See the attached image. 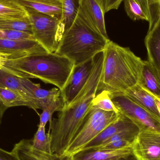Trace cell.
<instances>
[{
	"instance_id": "1",
	"label": "cell",
	"mask_w": 160,
	"mask_h": 160,
	"mask_svg": "<svg viewBox=\"0 0 160 160\" xmlns=\"http://www.w3.org/2000/svg\"><path fill=\"white\" fill-rule=\"evenodd\" d=\"M93 60L91 74L83 88L69 105L59 112L57 118L50 125L48 133L52 153L63 156L92 107L101 75L103 52L94 56Z\"/></svg>"
},
{
	"instance_id": "2",
	"label": "cell",
	"mask_w": 160,
	"mask_h": 160,
	"mask_svg": "<svg viewBox=\"0 0 160 160\" xmlns=\"http://www.w3.org/2000/svg\"><path fill=\"white\" fill-rule=\"evenodd\" d=\"M103 53V66L97 94L105 90L110 96L123 94L139 83L143 61L129 48L109 40Z\"/></svg>"
},
{
	"instance_id": "3",
	"label": "cell",
	"mask_w": 160,
	"mask_h": 160,
	"mask_svg": "<svg viewBox=\"0 0 160 160\" xmlns=\"http://www.w3.org/2000/svg\"><path fill=\"white\" fill-rule=\"evenodd\" d=\"M75 65L65 56L45 52L16 59L3 58L4 69L19 78L39 79L60 91L67 82Z\"/></svg>"
},
{
	"instance_id": "4",
	"label": "cell",
	"mask_w": 160,
	"mask_h": 160,
	"mask_svg": "<svg viewBox=\"0 0 160 160\" xmlns=\"http://www.w3.org/2000/svg\"><path fill=\"white\" fill-rule=\"evenodd\" d=\"M109 40L90 23L78 8L74 22L65 32L55 52L78 65L103 52Z\"/></svg>"
},
{
	"instance_id": "5",
	"label": "cell",
	"mask_w": 160,
	"mask_h": 160,
	"mask_svg": "<svg viewBox=\"0 0 160 160\" xmlns=\"http://www.w3.org/2000/svg\"><path fill=\"white\" fill-rule=\"evenodd\" d=\"M120 115V113L106 112L92 106L64 155L70 157L82 150Z\"/></svg>"
},
{
	"instance_id": "6",
	"label": "cell",
	"mask_w": 160,
	"mask_h": 160,
	"mask_svg": "<svg viewBox=\"0 0 160 160\" xmlns=\"http://www.w3.org/2000/svg\"><path fill=\"white\" fill-rule=\"evenodd\" d=\"M26 10V9H25ZM34 37L48 52H55L65 32L61 21L47 14L26 9Z\"/></svg>"
},
{
	"instance_id": "7",
	"label": "cell",
	"mask_w": 160,
	"mask_h": 160,
	"mask_svg": "<svg viewBox=\"0 0 160 160\" xmlns=\"http://www.w3.org/2000/svg\"><path fill=\"white\" fill-rule=\"evenodd\" d=\"M119 112L132 120L140 130L160 131V119L125 94L111 96Z\"/></svg>"
},
{
	"instance_id": "8",
	"label": "cell",
	"mask_w": 160,
	"mask_h": 160,
	"mask_svg": "<svg viewBox=\"0 0 160 160\" xmlns=\"http://www.w3.org/2000/svg\"><path fill=\"white\" fill-rule=\"evenodd\" d=\"M93 58L74 66L67 82L61 90L64 107L68 106L74 101L86 84L93 68Z\"/></svg>"
},
{
	"instance_id": "9",
	"label": "cell",
	"mask_w": 160,
	"mask_h": 160,
	"mask_svg": "<svg viewBox=\"0 0 160 160\" xmlns=\"http://www.w3.org/2000/svg\"><path fill=\"white\" fill-rule=\"evenodd\" d=\"M132 148L138 160H160V131L141 130Z\"/></svg>"
},
{
	"instance_id": "10",
	"label": "cell",
	"mask_w": 160,
	"mask_h": 160,
	"mask_svg": "<svg viewBox=\"0 0 160 160\" xmlns=\"http://www.w3.org/2000/svg\"><path fill=\"white\" fill-rule=\"evenodd\" d=\"M48 52L36 40L0 39V55L7 59H16Z\"/></svg>"
},
{
	"instance_id": "11",
	"label": "cell",
	"mask_w": 160,
	"mask_h": 160,
	"mask_svg": "<svg viewBox=\"0 0 160 160\" xmlns=\"http://www.w3.org/2000/svg\"><path fill=\"white\" fill-rule=\"evenodd\" d=\"M70 160H138L132 147L117 149H84L70 157Z\"/></svg>"
},
{
	"instance_id": "12",
	"label": "cell",
	"mask_w": 160,
	"mask_h": 160,
	"mask_svg": "<svg viewBox=\"0 0 160 160\" xmlns=\"http://www.w3.org/2000/svg\"><path fill=\"white\" fill-rule=\"evenodd\" d=\"M12 152L18 160H70L68 156L40 151L32 145V140L23 139L14 146Z\"/></svg>"
},
{
	"instance_id": "13",
	"label": "cell",
	"mask_w": 160,
	"mask_h": 160,
	"mask_svg": "<svg viewBox=\"0 0 160 160\" xmlns=\"http://www.w3.org/2000/svg\"><path fill=\"white\" fill-rule=\"evenodd\" d=\"M0 88H8L21 94L32 105L33 109L44 110V106L34 96L22 85L19 77L13 75L3 68L0 69Z\"/></svg>"
},
{
	"instance_id": "14",
	"label": "cell",
	"mask_w": 160,
	"mask_h": 160,
	"mask_svg": "<svg viewBox=\"0 0 160 160\" xmlns=\"http://www.w3.org/2000/svg\"><path fill=\"white\" fill-rule=\"evenodd\" d=\"M136 127L137 126L131 119L120 113L119 117L114 122L105 128L98 136L82 149L98 147L115 134Z\"/></svg>"
},
{
	"instance_id": "15",
	"label": "cell",
	"mask_w": 160,
	"mask_h": 160,
	"mask_svg": "<svg viewBox=\"0 0 160 160\" xmlns=\"http://www.w3.org/2000/svg\"><path fill=\"white\" fill-rule=\"evenodd\" d=\"M79 8L90 23L103 37L109 39L104 21V13L96 0H79Z\"/></svg>"
},
{
	"instance_id": "16",
	"label": "cell",
	"mask_w": 160,
	"mask_h": 160,
	"mask_svg": "<svg viewBox=\"0 0 160 160\" xmlns=\"http://www.w3.org/2000/svg\"><path fill=\"white\" fill-rule=\"evenodd\" d=\"M148 61L160 75V14L145 38Z\"/></svg>"
},
{
	"instance_id": "17",
	"label": "cell",
	"mask_w": 160,
	"mask_h": 160,
	"mask_svg": "<svg viewBox=\"0 0 160 160\" xmlns=\"http://www.w3.org/2000/svg\"><path fill=\"white\" fill-rule=\"evenodd\" d=\"M25 9L47 14L61 20L63 0H13Z\"/></svg>"
},
{
	"instance_id": "18",
	"label": "cell",
	"mask_w": 160,
	"mask_h": 160,
	"mask_svg": "<svg viewBox=\"0 0 160 160\" xmlns=\"http://www.w3.org/2000/svg\"><path fill=\"white\" fill-rule=\"evenodd\" d=\"M123 94L160 119V114L156 104L155 97L139 84L129 88Z\"/></svg>"
},
{
	"instance_id": "19",
	"label": "cell",
	"mask_w": 160,
	"mask_h": 160,
	"mask_svg": "<svg viewBox=\"0 0 160 160\" xmlns=\"http://www.w3.org/2000/svg\"><path fill=\"white\" fill-rule=\"evenodd\" d=\"M138 84L160 100V75L148 61H143L142 76Z\"/></svg>"
},
{
	"instance_id": "20",
	"label": "cell",
	"mask_w": 160,
	"mask_h": 160,
	"mask_svg": "<svg viewBox=\"0 0 160 160\" xmlns=\"http://www.w3.org/2000/svg\"><path fill=\"white\" fill-rule=\"evenodd\" d=\"M0 17L16 20L28 18L29 15L24 8L13 0H0Z\"/></svg>"
},
{
	"instance_id": "21",
	"label": "cell",
	"mask_w": 160,
	"mask_h": 160,
	"mask_svg": "<svg viewBox=\"0 0 160 160\" xmlns=\"http://www.w3.org/2000/svg\"><path fill=\"white\" fill-rule=\"evenodd\" d=\"M0 100L8 108L25 106L33 109L32 105L22 95L8 88H0Z\"/></svg>"
},
{
	"instance_id": "22",
	"label": "cell",
	"mask_w": 160,
	"mask_h": 160,
	"mask_svg": "<svg viewBox=\"0 0 160 160\" xmlns=\"http://www.w3.org/2000/svg\"><path fill=\"white\" fill-rule=\"evenodd\" d=\"M78 8L79 0H63L62 17L60 20L64 26L65 32L74 22Z\"/></svg>"
},
{
	"instance_id": "23",
	"label": "cell",
	"mask_w": 160,
	"mask_h": 160,
	"mask_svg": "<svg viewBox=\"0 0 160 160\" xmlns=\"http://www.w3.org/2000/svg\"><path fill=\"white\" fill-rule=\"evenodd\" d=\"M148 19L150 30L160 14V0H135Z\"/></svg>"
},
{
	"instance_id": "24",
	"label": "cell",
	"mask_w": 160,
	"mask_h": 160,
	"mask_svg": "<svg viewBox=\"0 0 160 160\" xmlns=\"http://www.w3.org/2000/svg\"><path fill=\"white\" fill-rule=\"evenodd\" d=\"M34 148L47 153H52L51 140L48 133H46L45 127L38 126V129L32 140Z\"/></svg>"
},
{
	"instance_id": "25",
	"label": "cell",
	"mask_w": 160,
	"mask_h": 160,
	"mask_svg": "<svg viewBox=\"0 0 160 160\" xmlns=\"http://www.w3.org/2000/svg\"><path fill=\"white\" fill-rule=\"evenodd\" d=\"M0 29L16 30L32 34L29 17L21 19L0 20Z\"/></svg>"
},
{
	"instance_id": "26",
	"label": "cell",
	"mask_w": 160,
	"mask_h": 160,
	"mask_svg": "<svg viewBox=\"0 0 160 160\" xmlns=\"http://www.w3.org/2000/svg\"><path fill=\"white\" fill-rule=\"evenodd\" d=\"M92 106L106 112L120 113L113 103L109 92L105 90L96 95L92 101Z\"/></svg>"
},
{
	"instance_id": "27",
	"label": "cell",
	"mask_w": 160,
	"mask_h": 160,
	"mask_svg": "<svg viewBox=\"0 0 160 160\" xmlns=\"http://www.w3.org/2000/svg\"><path fill=\"white\" fill-rule=\"evenodd\" d=\"M64 106V102L61 97L58 100L43 110L42 113L39 115L40 121L38 126L45 127L48 121L51 125L52 123V116L53 113L55 112H60Z\"/></svg>"
},
{
	"instance_id": "28",
	"label": "cell",
	"mask_w": 160,
	"mask_h": 160,
	"mask_svg": "<svg viewBox=\"0 0 160 160\" xmlns=\"http://www.w3.org/2000/svg\"><path fill=\"white\" fill-rule=\"evenodd\" d=\"M125 7L128 16L133 21H147L148 19L140 5L135 0H124Z\"/></svg>"
},
{
	"instance_id": "29",
	"label": "cell",
	"mask_w": 160,
	"mask_h": 160,
	"mask_svg": "<svg viewBox=\"0 0 160 160\" xmlns=\"http://www.w3.org/2000/svg\"><path fill=\"white\" fill-rule=\"evenodd\" d=\"M0 39L18 41L36 40L32 34L7 29H0Z\"/></svg>"
},
{
	"instance_id": "30",
	"label": "cell",
	"mask_w": 160,
	"mask_h": 160,
	"mask_svg": "<svg viewBox=\"0 0 160 160\" xmlns=\"http://www.w3.org/2000/svg\"><path fill=\"white\" fill-rule=\"evenodd\" d=\"M103 13H107L112 9H118L123 0H96Z\"/></svg>"
},
{
	"instance_id": "31",
	"label": "cell",
	"mask_w": 160,
	"mask_h": 160,
	"mask_svg": "<svg viewBox=\"0 0 160 160\" xmlns=\"http://www.w3.org/2000/svg\"><path fill=\"white\" fill-rule=\"evenodd\" d=\"M0 160H18L13 152L6 151L0 148Z\"/></svg>"
},
{
	"instance_id": "32",
	"label": "cell",
	"mask_w": 160,
	"mask_h": 160,
	"mask_svg": "<svg viewBox=\"0 0 160 160\" xmlns=\"http://www.w3.org/2000/svg\"><path fill=\"white\" fill-rule=\"evenodd\" d=\"M8 107L5 106L2 102L0 100V124L2 122V118L3 116L4 113L6 110L8 109Z\"/></svg>"
},
{
	"instance_id": "33",
	"label": "cell",
	"mask_w": 160,
	"mask_h": 160,
	"mask_svg": "<svg viewBox=\"0 0 160 160\" xmlns=\"http://www.w3.org/2000/svg\"><path fill=\"white\" fill-rule=\"evenodd\" d=\"M155 101H156V104H157L158 110L160 114V100L155 98Z\"/></svg>"
},
{
	"instance_id": "34",
	"label": "cell",
	"mask_w": 160,
	"mask_h": 160,
	"mask_svg": "<svg viewBox=\"0 0 160 160\" xmlns=\"http://www.w3.org/2000/svg\"><path fill=\"white\" fill-rule=\"evenodd\" d=\"M3 68V58L0 55V69Z\"/></svg>"
},
{
	"instance_id": "35",
	"label": "cell",
	"mask_w": 160,
	"mask_h": 160,
	"mask_svg": "<svg viewBox=\"0 0 160 160\" xmlns=\"http://www.w3.org/2000/svg\"><path fill=\"white\" fill-rule=\"evenodd\" d=\"M8 20V19H5L3 18H2V17H0V20Z\"/></svg>"
},
{
	"instance_id": "36",
	"label": "cell",
	"mask_w": 160,
	"mask_h": 160,
	"mask_svg": "<svg viewBox=\"0 0 160 160\" xmlns=\"http://www.w3.org/2000/svg\"></svg>"
}]
</instances>
